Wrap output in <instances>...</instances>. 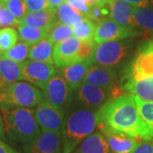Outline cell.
<instances>
[{
	"label": "cell",
	"mask_w": 153,
	"mask_h": 153,
	"mask_svg": "<svg viewBox=\"0 0 153 153\" xmlns=\"http://www.w3.org/2000/svg\"><path fill=\"white\" fill-rule=\"evenodd\" d=\"M97 128L122 132L139 140H151L153 129L143 120L134 95L123 94L108 100L96 112Z\"/></svg>",
	"instance_id": "6da1fadb"
},
{
	"label": "cell",
	"mask_w": 153,
	"mask_h": 153,
	"mask_svg": "<svg viewBox=\"0 0 153 153\" xmlns=\"http://www.w3.org/2000/svg\"><path fill=\"white\" fill-rule=\"evenodd\" d=\"M125 80L126 91L142 100L153 102V38L138 50Z\"/></svg>",
	"instance_id": "7a4b0ae2"
},
{
	"label": "cell",
	"mask_w": 153,
	"mask_h": 153,
	"mask_svg": "<svg viewBox=\"0 0 153 153\" xmlns=\"http://www.w3.org/2000/svg\"><path fill=\"white\" fill-rule=\"evenodd\" d=\"M4 124V132L11 140L27 144L40 133L34 111L30 108L0 109Z\"/></svg>",
	"instance_id": "3957f363"
},
{
	"label": "cell",
	"mask_w": 153,
	"mask_h": 153,
	"mask_svg": "<svg viewBox=\"0 0 153 153\" xmlns=\"http://www.w3.org/2000/svg\"><path fill=\"white\" fill-rule=\"evenodd\" d=\"M96 128V113L89 110H78L71 113L64 120L61 130L62 153L72 152Z\"/></svg>",
	"instance_id": "277c9868"
},
{
	"label": "cell",
	"mask_w": 153,
	"mask_h": 153,
	"mask_svg": "<svg viewBox=\"0 0 153 153\" xmlns=\"http://www.w3.org/2000/svg\"><path fill=\"white\" fill-rule=\"evenodd\" d=\"M44 94L38 88L25 82H16L0 90V109L38 106Z\"/></svg>",
	"instance_id": "5b68a950"
},
{
	"label": "cell",
	"mask_w": 153,
	"mask_h": 153,
	"mask_svg": "<svg viewBox=\"0 0 153 153\" xmlns=\"http://www.w3.org/2000/svg\"><path fill=\"white\" fill-rule=\"evenodd\" d=\"M130 44L128 42L111 41L96 44L91 60L98 66L112 67L119 64L128 55Z\"/></svg>",
	"instance_id": "8992f818"
},
{
	"label": "cell",
	"mask_w": 153,
	"mask_h": 153,
	"mask_svg": "<svg viewBox=\"0 0 153 153\" xmlns=\"http://www.w3.org/2000/svg\"><path fill=\"white\" fill-rule=\"evenodd\" d=\"M22 80L45 89L49 80L56 75V69L53 64L29 60L22 62Z\"/></svg>",
	"instance_id": "52a82bcc"
},
{
	"label": "cell",
	"mask_w": 153,
	"mask_h": 153,
	"mask_svg": "<svg viewBox=\"0 0 153 153\" xmlns=\"http://www.w3.org/2000/svg\"><path fill=\"white\" fill-rule=\"evenodd\" d=\"M35 118L41 131L61 133L64 123L63 110L43 100L34 111Z\"/></svg>",
	"instance_id": "ba28073f"
},
{
	"label": "cell",
	"mask_w": 153,
	"mask_h": 153,
	"mask_svg": "<svg viewBox=\"0 0 153 153\" xmlns=\"http://www.w3.org/2000/svg\"><path fill=\"white\" fill-rule=\"evenodd\" d=\"M136 35L138 33L135 29L123 27L111 18H107L96 23L94 40L96 44H102L111 41H120Z\"/></svg>",
	"instance_id": "9c48e42d"
},
{
	"label": "cell",
	"mask_w": 153,
	"mask_h": 153,
	"mask_svg": "<svg viewBox=\"0 0 153 153\" xmlns=\"http://www.w3.org/2000/svg\"><path fill=\"white\" fill-rule=\"evenodd\" d=\"M71 88L60 75L54 76L44 89L45 100L50 105L62 109L71 98Z\"/></svg>",
	"instance_id": "30bf717a"
},
{
	"label": "cell",
	"mask_w": 153,
	"mask_h": 153,
	"mask_svg": "<svg viewBox=\"0 0 153 153\" xmlns=\"http://www.w3.org/2000/svg\"><path fill=\"white\" fill-rule=\"evenodd\" d=\"M61 146V133L41 131L31 142L24 145V151L26 153H60Z\"/></svg>",
	"instance_id": "8fae6325"
},
{
	"label": "cell",
	"mask_w": 153,
	"mask_h": 153,
	"mask_svg": "<svg viewBox=\"0 0 153 153\" xmlns=\"http://www.w3.org/2000/svg\"><path fill=\"white\" fill-rule=\"evenodd\" d=\"M80 44L81 41L74 37L55 44L53 50V60L55 66L63 68L77 61Z\"/></svg>",
	"instance_id": "7c38bea8"
},
{
	"label": "cell",
	"mask_w": 153,
	"mask_h": 153,
	"mask_svg": "<svg viewBox=\"0 0 153 153\" xmlns=\"http://www.w3.org/2000/svg\"><path fill=\"white\" fill-rule=\"evenodd\" d=\"M112 153H131L136 147L139 140L127 134L111 130L109 128H100Z\"/></svg>",
	"instance_id": "4fadbf2b"
},
{
	"label": "cell",
	"mask_w": 153,
	"mask_h": 153,
	"mask_svg": "<svg viewBox=\"0 0 153 153\" xmlns=\"http://www.w3.org/2000/svg\"><path fill=\"white\" fill-rule=\"evenodd\" d=\"M110 9V18L121 26L131 29H135L134 19V11L135 7L123 0H108Z\"/></svg>",
	"instance_id": "5bb4252c"
},
{
	"label": "cell",
	"mask_w": 153,
	"mask_h": 153,
	"mask_svg": "<svg viewBox=\"0 0 153 153\" xmlns=\"http://www.w3.org/2000/svg\"><path fill=\"white\" fill-rule=\"evenodd\" d=\"M93 65L91 59L73 62L63 67L61 74L71 89H78L81 87L88 71Z\"/></svg>",
	"instance_id": "9a60e30c"
},
{
	"label": "cell",
	"mask_w": 153,
	"mask_h": 153,
	"mask_svg": "<svg viewBox=\"0 0 153 153\" xmlns=\"http://www.w3.org/2000/svg\"><path fill=\"white\" fill-rule=\"evenodd\" d=\"M116 72L111 67L91 66L84 77L83 83H89L110 90L115 85Z\"/></svg>",
	"instance_id": "2e32d148"
},
{
	"label": "cell",
	"mask_w": 153,
	"mask_h": 153,
	"mask_svg": "<svg viewBox=\"0 0 153 153\" xmlns=\"http://www.w3.org/2000/svg\"><path fill=\"white\" fill-rule=\"evenodd\" d=\"M80 102L88 106H101L109 99V90L89 83H82L78 88Z\"/></svg>",
	"instance_id": "e0dca14e"
},
{
	"label": "cell",
	"mask_w": 153,
	"mask_h": 153,
	"mask_svg": "<svg viewBox=\"0 0 153 153\" xmlns=\"http://www.w3.org/2000/svg\"><path fill=\"white\" fill-rule=\"evenodd\" d=\"M22 63H18L0 55V90L22 80Z\"/></svg>",
	"instance_id": "ac0fdd59"
},
{
	"label": "cell",
	"mask_w": 153,
	"mask_h": 153,
	"mask_svg": "<svg viewBox=\"0 0 153 153\" xmlns=\"http://www.w3.org/2000/svg\"><path fill=\"white\" fill-rule=\"evenodd\" d=\"M56 15V9L54 7L36 12H27V14L20 21V23L22 25L30 27L50 29L55 22Z\"/></svg>",
	"instance_id": "d6986e66"
},
{
	"label": "cell",
	"mask_w": 153,
	"mask_h": 153,
	"mask_svg": "<svg viewBox=\"0 0 153 153\" xmlns=\"http://www.w3.org/2000/svg\"><path fill=\"white\" fill-rule=\"evenodd\" d=\"M110 148L100 132L92 133L85 138L71 153H109Z\"/></svg>",
	"instance_id": "ffe728a7"
},
{
	"label": "cell",
	"mask_w": 153,
	"mask_h": 153,
	"mask_svg": "<svg viewBox=\"0 0 153 153\" xmlns=\"http://www.w3.org/2000/svg\"><path fill=\"white\" fill-rule=\"evenodd\" d=\"M53 50V44L46 38L31 47L28 57L30 60L54 64Z\"/></svg>",
	"instance_id": "44dd1931"
},
{
	"label": "cell",
	"mask_w": 153,
	"mask_h": 153,
	"mask_svg": "<svg viewBox=\"0 0 153 153\" xmlns=\"http://www.w3.org/2000/svg\"><path fill=\"white\" fill-rule=\"evenodd\" d=\"M49 30V29L35 27L20 24V26L18 27L19 39L22 42H24L30 46H33L40 42L41 40L47 38Z\"/></svg>",
	"instance_id": "7402d4cb"
},
{
	"label": "cell",
	"mask_w": 153,
	"mask_h": 153,
	"mask_svg": "<svg viewBox=\"0 0 153 153\" xmlns=\"http://www.w3.org/2000/svg\"><path fill=\"white\" fill-rule=\"evenodd\" d=\"M56 12L59 18V22L69 25L72 27L78 23L82 22L86 18L81 13H79L70 4L65 2L57 7Z\"/></svg>",
	"instance_id": "603a6c76"
},
{
	"label": "cell",
	"mask_w": 153,
	"mask_h": 153,
	"mask_svg": "<svg viewBox=\"0 0 153 153\" xmlns=\"http://www.w3.org/2000/svg\"><path fill=\"white\" fill-rule=\"evenodd\" d=\"M73 36V27L60 22H55L49 30L47 38L53 44H59Z\"/></svg>",
	"instance_id": "cb8c5ba5"
},
{
	"label": "cell",
	"mask_w": 153,
	"mask_h": 153,
	"mask_svg": "<svg viewBox=\"0 0 153 153\" xmlns=\"http://www.w3.org/2000/svg\"><path fill=\"white\" fill-rule=\"evenodd\" d=\"M135 26L153 33V10L148 7H135L134 11Z\"/></svg>",
	"instance_id": "d4e9b609"
},
{
	"label": "cell",
	"mask_w": 153,
	"mask_h": 153,
	"mask_svg": "<svg viewBox=\"0 0 153 153\" xmlns=\"http://www.w3.org/2000/svg\"><path fill=\"white\" fill-rule=\"evenodd\" d=\"M96 24L91 20L85 18L82 22L73 27V36L82 42L94 41Z\"/></svg>",
	"instance_id": "484cf974"
},
{
	"label": "cell",
	"mask_w": 153,
	"mask_h": 153,
	"mask_svg": "<svg viewBox=\"0 0 153 153\" xmlns=\"http://www.w3.org/2000/svg\"><path fill=\"white\" fill-rule=\"evenodd\" d=\"M30 49H31L30 45H28L24 42H20L17 43L10 49L7 50L5 52H3L2 55L10 60H14L18 63H22L28 57Z\"/></svg>",
	"instance_id": "4316f807"
},
{
	"label": "cell",
	"mask_w": 153,
	"mask_h": 153,
	"mask_svg": "<svg viewBox=\"0 0 153 153\" xmlns=\"http://www.w3.org/2000/svg\"><path fill=\"white\" fill-rule=\"evenodd\" d=\"M19 34L13 27H4L0 30V52H5L17 44Z\"/></svg>",
	"instance_id": "83f0119b"
},
{
	"label": "cell",
	"mask_w": 153,
	"mask_h": 153,
	"mask_svg": "<svg viewBox=\"0 0 153 153\" xmlns=\"http://www.w3.org/2000/svg\"><path fill=\"white\" fill-rule=\"evenodd\" d=\"M134 100L143 120L153 129V102L142 100L135 95Z\"/></svg>",
	"instance_id": "f1b7e54d"
},
{
	"label": "cell",
	"mask_w": 153,
	"mask_h": 153,
	"mask_svg": "<svg viewBox=\"0 0 153 153\" xmlns=\"http://www.w3.org/2000/svg\"><path fill=\"white\" fill-rule=\"evenodd\" d=\"M4 5L14 16L20 21L27 12L23 0H8L4 4Z\"/></svg>",
	"instance_id": "f546056e"
},
{
	"label": "cell",
	"mask_w": 153,
	"mask_h": 153,
	"mask_svg": "<svg viewBox=\"0 0 153 153\" xmlns=\"http://www.w3.org/2000/svg\"><path fill=\"white\" fill-rule=\"evenodd\" d=\"M20 24V20L14 16L3 4H0V27H18Z\"/></svg>",
	"instance_id": "4dcf8cb0"
},
{
	"label": "cell",
	"mask_w": 153,
	"mask_h": 153,
	"mask_svg": "<svg viewBox=\"0 0 153 153\" xmlns=\"http://www.w3.org/2000/svg\"><path fill=\"white\" fill-rule=\"evenodd\" d=\"M95 44L96 43L94 41H88V42L81 41V44H80L78 54H77V61L90 59L93 55Z\"/></svg>",
	"instance_id": "1f68e13d"
},
{
	"label": "cell",
	"mask_w": 153,
	"mask_h": 153,
	"mask_svg": "<svg viewBox=\"0 0 153 153\" xmlns=\"http://www.w3.org/2000/svg\"><path fill=\"white\" fill-rule=\"evenodd\" d=\"M27 12H36L49 9L52 6L49 4L48 0H23Z\"/></svg>",
	"instance_id": "d6a6232c"
},
{
	"label": "cell",
	"mask_w": 153,
	"mask_h": 153,
	"mask_svg": "<svg viewBox=\"0 0 153 153\" xmlns=\"http://www.w3.org/2000/svg\"><path fill=\"white\" fill-rule=\"evenodd\" d=\"M65 2L68 4H70L72 8H74L79 13H81L83 16L87 18L90 10V8L86 5V4L82 0H65Z\"/></svg>",
	"instance_id": "836d02e7"
},
{
	"label": "cell",
	"mask_w": 153,
	"mask_h": 153,
	"mask_svg": "<svg viewBox=\"0 0 153 153\" xmlns=\"http://www.w3.org/2000/svg\"><path fill=\"white\" fill-rule=\"evenodd\" d=\"M131 153H153V143L152 140H143L139 141L136 147Z\"/></svg>",
	"instance_id": "e575fe53"
},
{
	"label": "cell",
	"mask_w": 153,
	"mask_h": 153,
	"mask_svg": "<svg viewBox=\"0 0 153 153\" xmlns=\"http://www.w3.org/2000/svg\"><path fill=\"white\" fill-rule=\"evenodd\" d=\"M134 7H148L150 0H123Z\"/></svg>",
	"instance_id": "d590c367"
},
{
	"label": "cell",
	"mask_w": 153,
	"mask_h": 153,
	"mask_svg": "<svg viewBox=\"0 0 153 153\" xmlns=\"http://www.w3.org/2000/svg\"><path fill=\"white\" fill-rule=\"evenodd\" d=\"M0 153H19L14 148L0 140Z\"/></svg>",
	"instance_id": "8d00e7d4"
},
{
	"label": "cell",
	"mask_w": 153,
	"mask_h": 153,
	"mask_svg": "<svg viewBox=\"0 0 153 153\" xmlns=\"http://www.w3.org/2000/svg\"><path fill=\"white\" fill-rule=\"evenodd\" d=\"M4 121H3V117H2V114L0 113V140L4 138Z\"/></svg>",
	"instance_id": "74e56055"
},
{
	"label": "cell",
	"mask_w": 153,
	"mask_h": 153,
	"mask_svg": "<svg viewBox=\"0 0 153 153\" xmlns=\"http://www.w3.org/2000/svg\"><path fill=\"white\" fill-rule=\"evenodd\" d=\"M48 1H49V4L54 8H57L58 6L65 2V0H48Z\"/></svg>",
	"instance_id": "f35d334b"
},
{
	"label": "cell",
	"mask_w": 153,
	"mask_h": 153,
	"mask_svg": "<svg viewBox=\"0 0 153 153\" xmlns=\"http://www.w3.org/2000/svg\"><path fill=\"white\" fill-rule=\"evenodd\" d=\"M6 1H8V0H0V4H4Z\"/></svg>",
	"instance_id": "ab89813d"
},
{
	"label": "cell",
	"mask_w": 153,
	"mask_h": 153,
	"mask_svg": "<svg viewBox=\"0 0 153 153\" xmlns=\"http://www.w3.org/2000/svg\"><path fill=\"white\" fill-rule=\"evenodd\" d=\"M152 140V143H153V137L152 138V140Z\"/></svg>",
	"instance_id": "60d3db41"
},
{
	"label": "cell",
	"mask_w": 153,
	"mask_h": 153,
	"mask_svg": "<svg viewBox=\"0 0 153 153\" xmlns=\"http://www.w3.org/2000/svg\"><path fill=\"white\" fill-rule=\"evenodd\" d=\"M0 55H1V52H0Z\"/></svg>",
	"instance_id": "b9f144b4"
}]
</instances>
